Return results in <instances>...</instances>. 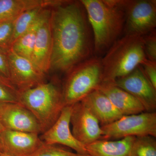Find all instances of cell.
I'll use <instances>...</instances> for the list:
<instances>
[{
	"mask_svg": "<svg viewBox=\"0 0 156 156\" xmlns=\"http://www.w3.org/2000/svg\"><path fill=\"white\" fill-rule=\"evenodd\" d=\"M19 92V103L36 118L42 133L51 128L65 107L61 89L53 83L45 82Z\"/></svg>",
	"mask_w": 156,
	"mask_h": 156,
	"instance_id": "4",
	"label": "cell"
},
{
	"mask_svg": "<svg viewBox=\"0 0 156 156\" xmlns=\"http://www.w3.org/2000/svg\"><path fill=\"white\" fill-rule=\"evenodd\" d=\"M45 9L40 7L30 9L23 12L14 20L12 45L29 29Z\"/></svg>",
	"mask_w": 156,
	"mask_h": 156,
	"instance_id": "20",
	"label": "cell"
},
{
	"mask_svg": "<svg viewBox=\"0 0 156 156\" xmlns=\"http://www.w3.org/2000/svg\"><path fill=\"white\" fill-rule=\"evenodd\" d=\"M0 122L6 130L42 133L41 127L36 118L19 103H0Z\"/></svg>",
	"mask_w": 156,
	"mask_h": 156,
	"instance_id": "10",
	"label": "cell"
},
{
	"mask_svg": "<svg viewBox=\"0 0 156 156\" xmlns=\"http://www.w3.org/2000/svg\"><path fill=\"white\" fill-rule=\"evenodd\" d=\"M126 22L124 35L143 37L156 30V0H122Z\"/></svg>",
	"mask_w": 156,
	"mask_h": 156,
	"instance_id": "7",
	"label": "cell"
},
{
	"mask_svg": "<svg viewBox=\"0 0 156 156\" xmlns=\"http://www.w3.org/2000/svg\"><path fill=\"white\" fill-rule=\"evenodd\" d=\"M14 21L9 20L0 23V51L5 54L11 49Z\"/></svg>",
	"mask_w": 156,
	"mask_h": 156,
	"instance_id": "23",
	"label": "cell"
},
{
	"mask_svg": "<svg viewBox=\"0 0 156 156\" xmlns=\"http://www.w3.org/2000/svg\"><path fill=\"white\" fill-rule=\"evenodd\" d=\"M80 102L96 118L101 126L111 124L123 116L108 98L98 89L91 92Z\"/></svg>",
	"mask_w": 156,
	"mask_h": 156,
	"instance_id": "15",
	"label": "cell"
},
{
	"mask_svg": "<svg viewBox=\"0 0 156 156\" xmlns=\"http://www.w3.org/2000/svg\"><path fill=\"white\" fill-rule=\"evenodd\" d=\"M30 156H89L73 152L58 145L44 144L41 147Z\"/></svg>",
	"mask_w": 156,
	"mask_h": 156,
	"instance_id": "24",
	"label": "cell"
},
{
	"mask_svg": "<svg viewBox=\"0 0 156 156\" xmlns=\"http://www.w3.org/2000/svg\"><path fill=\"white\" fill-rule=\"evenodd\" d=\"M62 90L64 106H72L98 89L102 82L101 58L92 56L67 72Z\"/></svg>",
	"mask_w": 156,
	"mask_h": 156,
	"instance_id": "5",
	"label": "cell"
},
{
	"mask_svg": "<svg viewBox=\"0 0 156 156\" xmlns=\"http://www.w3.org/2000/svg\"><path fill=\"white\" fill-rule=\"evenodd\" d=\"M51 9L46 8L26 32L13 43L11 50L15 53L30 60L39 27L51 15Z\"/></svg>",
	"mask_w": 156,
	"mask_h": 156,
	"instance_id": "19",
	"label": "cell"
},
{
	"mask_svg": "<svg viewBox=\"0 0 156 156\" xmlns=\"http://www.w3.org/2000/svg\"><path fill=\"white\" fill-rule=\"evenodd\" d=\"M98 89L108 98L123 116L138 114L145 111L139 101L113 83L102 82Z\"/></svg>",
	"mask_w": 156,
	"mask_h": 156,
	"instance_id": "16",
	"label": "cell"
},
{
	"mask_svg": "<svg viewBox=\"0 0 156 156\" xmlns=\"http://www.w3.org/2000/svg\"><path fill=\"white\" fill-rule=\"evenodd\" d=\"M5 129L2 125L1 123L0 122V136H1V134H2V133L3 131H4Z\"/></svg>",
	"mask_w": 156,
	"mask_h": 156,
	"instance_id": "28",
	"label": "cell"
},
{
	"mask_svg": "<svg viewBox=\"0 0 156 156\" xmlns=\"http://www.w3.org/2000/svg\"><path fill=\"white\" fill-rule=\"evenodd\" d=\"M101 140L122 139L128 136H151L156 137V113L144 112L138 114L122 116L107 126H101Z\"/></svg>",
	"mask_w": 156,
	"mask_h": 156,
	"instance_id": "6",
	"label": "cell"
},
{
	"mask_svg": "<svg viewBox=\"0 0 156 156\" xmlns=\"http://www.w3.org/2000/svg\"><path fill=\"white\" fill-rule=\"evenodd\" d=\"M70 124L73 135L85 146L102 138L103 131L99 122L81 102L73 105Z\"/></svg>",
	"mask_w": 156,
	"mask_h": 156,
	"instance_id": "12",
	"label": "cell"
},
{
	"mask_svg": "<svg viewBox=\"0 0 156 156\" xmlns=\"http://www.w3.org/2000/svg\"><path fill=\"white\" fill-rule=\"evenodd\" d=\"M113 83L139 101L146 112H155L156 89L144 75L140 66L127 75L117 79Z\"/></svg>",
	"mask_w": 156,
	"mask_h": 156,
	"instance_id": "9",
	"label": "cell"
},
{
	"mask_svg": "<svg viewBox=\"0 0 156 156\" xmlns=\"http://www.w3.org/2000/svg\"><path fill=\"white\" fill-rule=\"evenodd\" d=\"M65 2L61 0H0V23L14 20L30 9L40 7L53 8Z\"/></svg>",
	"mask_w": 156,
	"mask_h": 156,
	"instance_id": "17",
	"label": "cell"
},
{
	"mask_svg": "<svg viewBox=\"0 0 156 156\" xmlns=\"http://www.w3.org/2000/svg\"><path fill=\"white\" fill-rule=\"evenodd\" d=\"M1 155V152L0 151V156Z\"/></svg>",
	"mask_w": 156,
	"mask_h": 156,
	"instance_id": "30",
	"label": "cell"
},
{
	"mask_svg": "<svg viewBox=\"0 0 156 156\" xmlns=\"http://www.w3.org/2000/svg\"><path fill=\"white\" fill-rule=\"evenodd\" d=\"M53 50L50 69L67 73L94 53L92 29L80 2L66 1L51 9Z\"/></svg>",
	"mask_w": 156,
	"mask_h": 156,
	"instance_id": "1",
	"label": "cell"
},
{
	"mask_svg": "<svg viewBox=\"0 0 156 156\" xmlns=\"http://www.w3.org/2000/svg\"><path fill=\"white\" fill-rule=\"evenodd\" d=\"M155 138L149 135L135 137L131 146L130 156H156Z\"/></svg>",
	"mask_w": 156,
	"mask_h": 156,
	"instance_id": "21",
	"label": "cell"
},
{
	"mask_svg": "<svg viewBox=\"0 0 156 156\" xmlns=\"http://www.w3.org/2000/svg\"><path fill=\"white\" fill-rule=\"evenodd\" d=\"M19 91L10 81L0 77V103H19Z\"/></svg>",
	"mask_w": 156,
	"mask_h": 156,
	"instance_id": "22",
	"label": "cell"
},
{
	"mask_svg": "<svg viewBox=\"0 0 156 156\" xmlns=\"http://www.w3.org/2000/svg\"><path fill=\"white\" fill-rule=\"evenodd\" d=\"M10 69V81L19 92L45 83V74L30 59L17 55L11 50L7 53Z\"/></svg>",
	"mask_w": 156,
	"mask_h": 156,
	"instance_id": "8",
	"label": "cell"
},
{
	"mask_svg": "<svg viewBox=\"0 0 156 156\" xmlns=\"http://www.w3.org/2000/svg\"><path fill=\"white\" fill-rule=\"evenodd\" d=\"M143 46L146 58L156 62V30L143 36Z\"/></svg>",
	"mask_w": 156,
	"mask_h": 156,
	"instance_id": "25",
	"label": "cell"
},
{
	"mask_svg": "<svg viewBox=\"0 0 156 156\" xmlns=\"http://www.w3.org/2000/svg\"><path fill=\"white\" fill-rule=\"evenodd\" d=\"M1 156H11L8 154L5 153H1Z\"/></svg>",
	"mask_w": 156,
	"mask_h": 156,
	"instance_id": "29",
	"label": "cell"
},
{
	"mask_svg": "<svg viewBox=\"0 0 156 156\" xmlns=\"http://www.w3.org/2000/svg\"><path fill=\"white\" fill-rule=\"evenodd\" d=\"M135 136H128L119 140H98L86 146L89 156H130Z\"/></svg>",
	"mask_w": 156,
	"mask_h": 156,
	"instance_id": "18",
	"label": "cell"
},
{
	"mask_svg": "<svg viewBox=\"0 0 156 156\" xmlns=\"http://www.w3.org/2000/svg\"><path fill=\"white\" fill-rule=\"evenodd\" d=\"M44 142L39 134L5 129L0 136V151L11 156H30Z\"/></svg>",
	"mask_w": 156,
	"mask_h": 156,
	"instance_id": "13",
	"label": "cell"
},
{
	"mask_svg": "<svg viewBox=\"0 0 156 156\" xmlns=\"http://www.w3.org/2000/svg\"><path fill=\"white\" fill-rule=\"evenodd\" d=\"M147 59L143 37L124 35L101 58L102 82L114 83L133 71Z\"/></svg>",
	"mask_w": 156,
	"mask_h": 156,
	"instance_id": "3",
	"label": "cell"
},
{
	"mask_svg": "<svg viewBox=\"0 0 156 156\" xmlns=\"http://www.w3.org/2000/svg\"><path fill=\"white\" fill-rule=\"evenodd\" d=\"M72 108L73 105L65 106L56 122L40 137L46 144H60L72 149L77 153L88 155L86 146L76 139L70 128Z\"/></svg>",
	"mask_w": 156,
	"mask_h": 156,
	"instance_id": "11",
	"label": "cell"
},
{
	"mask_svg": "<svg viewBox=\"0 0 156 156\" xmlns=\"http://www.w3.org/2000/svg\"><path fill=\"white\" fill-rule=\"evenodd\" d=\"M92 29L94 53L105 55L124 33L126 22L122 0H81Z\"/></svg>",
	"mask_w": 156,
	"mask_h": 156,
	"instance_id": "2",
	"label": "cell"
},
{
	"mask_svg": "<svg viewBox=\"0 0 156 156\" xmlns=\"http://www.w3.org/2000/svg\"><path fill=\"white\" fill-rule=\"evenodd\" d=\"M0 77L10 81V69H9V61H8L7 54L3 53L1 51H0Z\"/></svg>",
	"mask_w": 156,
	"mask_h": 156,
	"instance_id": "27",
	"label": "cell"
},
{
	"mask_svg": "<svg viewBox=\"0 0 156 156\" xmlns=\"http://www.w3.org/2000/svg\"><path fill=\"white\" fill-rule=\"evenodd\" d=\"M50 17L39 27L30 60L42 72L46 74L51 67L53 39Z\"/></svg>",
	"mask_w": 156,
	"mask_h": 156,
	"instance_id": "14",
	"label": "cell"
},
{
	"mask_svg": "<svg viewBox=\"0 0 156 156\" xmlns=\"http://www.w3.org/2000/svg\"><path fill=\"white\" fill-rule=\"evenodd\" d=\"M140 66L144 75L152 86L156 89V62L147 59Z\"/></svg>",
	"mask_w": 156,
	"mask_h": 156,
	"instance_id": "26",
	"label": "cell"
}]
</instances>
